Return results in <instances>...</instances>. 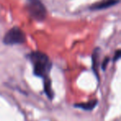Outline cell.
Returning <instances> with one entry per match:
<instances>
[{
  "mask_svg": "<svg viewBox=\"0 0 121 121\" xmlns=\"http://www.w3.org/2000/svg\"><path fill=\"white\" fill-rule=\"evenodd\" d=\"M120 56H121V51L119 50V49H118V50L115 52V53H114V56L113 60H114V61H116V60H118L119 58H120Z\"/></svg>",
  "mask_w": 121,
  "mask_h": 121,
  "instance_id": "ba28073f",
  "label": "cell"
},
{
  "mask_svg": "<svg viewBox=\"0 0 121 121\" xmlns=\"http://www.w3.org/2000/svg\"><path fill=\"white\" fill-rule=\"evenodd\" d=\"M109 57H105V58L104 59V60H103V62H101V66H102V69L105 70L106 68V66H107V64L109 63Z\"/></svg>",
  "mask_w": 121,
  "mask_h": 121,
  "instance_id": "9c48e42d",
  "label": "cell"
},
{
  "mask_svg": "<svg viewBox=\"0 0 121 121\" xmlns=\"http://www.w3.org/2000/svg\"><path fill=\"white\" fill-rule=\"evenodd\" d=\"M119 2H120L119 0H101V1L91 4L89 7V9L91 11L104 10V9H109V8L117 5L119 4Z\"/></svg>",
  "mask_w": 121,
  "mask_h": 121,
  "instance_id": "277c9868",
  "label": "cell"
},
{
  "mask_svg": "<svg viewBox=\"0 0 121 121\" xmlns=\"http://www.w3.org/2000/svg\"><path fill=\"white\" fill-rule=\"evenodd\" d=\"M44 91H45L47 96L50 99H53L54 92L52 89V81H51L50 78L47 77L44 78Z\"/></svg>",
  "mask_w": 121,
  "mask_h": 121,
  "instance_id": "52a82bcc",
  "label": "cell"
},
{
  "mask_svg": "<svg viewBox=\"0 0 121 121\" xmlns=\"http://www.w3.org/2000/svg\"><path fill=\"white\" fill-rule=\"evenodd\" d=\"M99 52H100V50L99 48H95L92 54V69L94 73L95 74V76H97L98 78V66H99Z\"/></svg>",
  "mask_w": 121,
  "mask_h": 121,
  "instance_id": "5b68a950",
  "label": "cell"
},
{
  "mask_svg": "<svg viewBox=\"0 0 121 121\" xmlns=\"http://www.w3.org/2000/svg\"><path fill=\"white\" fill-rule=\"evenodd\" d=\"M26 36L23 31L18 27H13L9 30L3 38V42L5 45H19L24 43Z\"/></svg>",
  "mask_w": 121,
  "mask_h": 121,
  "instance_id": "3957f363",
  "label": "cell"
},
{
  "mask_svg": "<svg viewBox=\"0 0 121 121\" xmlns=\"http://www.w3.org/2000/svg\"><path fill=\"white\" fill-rule=\"evenodd\" d=\"M97 104H98L97 99H93V100H91L86 103L76 104H74V106L75 107L79 108V109H84V110H92V109H95V107L97 105Z\"/></svg>",
  "mask_w": 121,
  "mask_h": 121,
  "instance_id": "8992f818",
  "label": "cell"
},
{
  "mask_svg": "<svg viewBox=\"0 0 121 121\" xmlns=\"http://www.w3.org/2000/svg\"><path fill=\"white\" fill-rule=\"evenodd\" d=\"M26 8L30 17L34 20L42 22L47 17V9L41 0H26Z\"/></svg>",
  "mask_w": 121,
  "mask_h": 121,
  "instance_id": "7a4b0ae2",
  "label": "cell"
},
{
  "mask_svg": "<svg viewBox=\"0 0 121 121\" xmlns=\"http://www.w3.org/2000/svg\"><path fill=\"white\" fill-rule=\"evenodd\" d=\"M33 66V74L37 77L46 78L48 76L52 68V62L48 56L42 52H32L27 55Z\"/></svg>",
  "mask_w": 121,
  "mask_h": 121,
  "instance_id": "6da1fadb",
  "label": "cell"
}]
</instances>
